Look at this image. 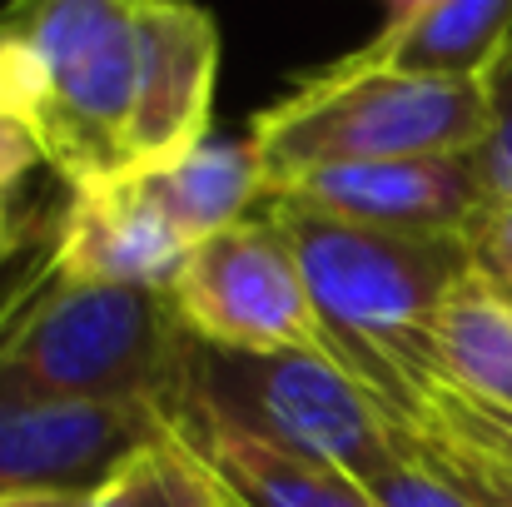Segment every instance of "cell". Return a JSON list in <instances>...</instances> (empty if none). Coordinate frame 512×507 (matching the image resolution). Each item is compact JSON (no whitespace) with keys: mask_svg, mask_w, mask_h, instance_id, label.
I'll return each mask as SVG.
<instances>
[{"mask_svg":"<svg viewBox=\"0 0 512 507\" xmlns=\"http://www.w3.org/2000/svg\"><path fill=\"white\" fill-rule=\"evenodd\" d=\"M135 10V169L170 165L209 145L219 25L199 5L130 0Z\"/></svg>","mask_w":512,"mask_h":507,"instance_id":"ba28073f","label":"cell"},{"mask_svg":"<svg viewBox=\"0 0 512 507\" xmlns=\"http://www.w3.org/2000/svg\"><path fill=\"white\" fill-rule=\"evenodd\" d=\"M165 433L170 413L155 403H55L0 393V498L95 493L125 458Z\"/></svg>","mask_w":512,"mask_h":507,"instance_id":"52a82bcc","label":"cell"},{"mask_svg":"<svg viewBox=\"0 0 512 507\" xmlns=\"http://www.w3.org/2000/svg\"><path fill=\"white\" fill-rule=\"evenodd\" d=\"M90 507H229V498L219 493L209 468L194 458V448L170 428L165 438L125 458L90 493Z\"/></svg>","mask_w":512,"mask_h":507,"instance_id":"9a60e30c","label":"cell"},{"mask_svg":"<svg viewBox=\"0 0 512 507\" xmlns=\"http://www.w3.org/2000/svg\"><path fill=\"white\" fill-rule=\"evenodd\" d=\"M179 398L358 483L398 453L388 408L334 353H229L189 338Z\"/></svg>","mask_w":512,"mask_h":507,"instance_id":"5b68a950","label":"cell"},{"mask_svg":"<svg viewBox=\"0 0 512 507\" xmlns=\"http://www.w3.org/2000/svg\"><path fill=\"white\" fill-rule=\"evenodd\" d=\"M393 353H413L428 373H438L478 403L512 408V294L473 269L448 294L423 343Z\"/></svg>","mask_w":512,"mask_h":507,"instance_id":"5bb4252c","label":"cell"},{"mask_svg":"<svg viewBox=\"0 0 512 507\" xmlns=\"http://www.w3.org/2000/svg\"><path fill=\"white\" fill-rule=\"evenodd\" d=\"M189 338L229 353H329L304 269L269 214L199 244L170 284Z\"/></svg>","mask_w":512,"mask_h":507,"instance_id":"8992f818","label":"cell"},{"mask_svg":"<svg viewBox=\"0 0 512 507\" xmlns=\"http://www.w3.org/2000/svg\"><path fill=\"white\" fill-rule=\"evenodd\" d=\"M393 423V418H388ZM393 458L378 468V473H368L363 478V488L378 498V507H473L458 488H448L438 473H428L398 438H393Z\"/></svg>","mask_w":512,"mask_h":507,"instance_id":"ac0fdd59","label":"cell"},{"mask_svg":"<svg viewBox=\"0 0 512 507\" xmlns=\"http://www.w3.org/2000/svg\"><path fill=\"white\" fill-rule=\"evenodd\" d=\"M50 284H55V244L45 249V259H40L35 269L20 274V284H15L10 294H0V358H5V348L15 343V334L25 329L30 309L40 304V294H45Z\"/></svg>","mask_w":512,"mask_h":507,"instance_id":"ffe728a7","label":"cell"},{"mask_svg":"<svg viewBox=\"0 0 512 507\" xmlns=\"http://www.w3.org/2000/svg\"><path fill=\"white\" fill-rule=\"evenodd\" d=\"M189 254L140 199L135 179L80 189L55 224V274L65 284H120V289H165Z\"/></svg>","mask_w":512,"mask_h":507,"instance_id":"30bf717a","label":"cell"},{"mask_svg":"<svg viewBox=\"0 0 512 507\" xmlns=\"http://www.w3.org/2000/svg\"><path fill=\"white\" fill-rule=\"evenodd\" d=\"M393 418V438L473 507H512V453L433 418Z\"/></svg>","mask_w":512,"mask_h":507,"instance_id":"2e32d148","label":"cell"},{"mask_svg":"<svg viewBox=\"0 0 512 507\" xmlns=\"http://www.w3.org/2000/svg\"><path fill=\"white\" fill-rule=\"evenodd\" d=\"M130 179L184 254L254 219V204H269V179L249 140H209L170 165L135 169Z\"/></svg>","mask_w":512,"mask_h":507,"instance_id":"4fadbf2b","label":"cell"},{"mask_svg":"<svg viewBox=\"0 0 512 507\" xmlns=\"http://www.w3.org/2000/svg\"><path fill=\"white\" fill-rule=\"evenodd\" d=\"M512 45V0H403L383 15L358 60L483 85Z\"/></svg>","mask_w":512,"mask_h":507,"instance_id":"7c38bea8","label":"cell"},{"mask_svg":"<svg viewBox=\"0 0 512 507\" xmlns=\"http://www.w3.org/2000/svg\"><path fill=\"white\" fill-rule=\"evenodd\" d=\"M189 329L165 289L55 284L5 348L0 393L55 403H155L170 413L184 383Z\"/></svg>","mask_w":512,"mask_h":507,"instance_id":"3957f363","label":"cell"},{"mask_svg":"<svg viewBox=\"0 0 512 507\" xmlns=\"http://www.w3.org/2000/svg\"><path fill=\"white\" fill-rule=\"evenodd\" d=\"M15 249H20V224L10 219V209H5V194H0V264H5Z\"/></svg>","mask_w":512,"mask_h":507,"instance_id":"603a6c76","label":"cell"},{"mask_svg":"<svg viewBox=\"0 0 512 507\" xmlns=\"http://www.w3.org/2000/svg\"><path fill=\"white\" fill-rule=\"evenodd\" d=\"M468 254L483 279L512 294V199H493L468 229Z\"/></svg>","mask_w":512,"mask_h":507,"instance_id":"d6986e66","label":"cell"},{"mask_svg":"<svg viewBox=\"0 0 512 507\" xmlns=\"http://www.w3.org/2000/svg\"><path fill=\"white\" fill-rule=\"evenodd\" d=\"M488 135V90L468 80H423L348 55L269 105L249 145L264 165L269 199L294 179L343 165L473 155Z\"/></svg>","mask_w":512,"mask_h":507,"instance_id":"7a4b0ae2","label":"cell"},{"mask_svg":"<svg viewBox=\"0 0 512 507\" xmlns=\"http://www.w3.org/2000/svg\"><path fill=\"white\" fill-rule=\"evenodd\" d=\"M264 214L289 239L324 329L348 343L418 348L448 294L473 274L468 239L393 234L269 199Z\"/></svg>","mask_w":512,"mask_h":507,"instance_id":"277c9868","label":"cell"},{"mask_svg":"<svg viewBox=\"0 0 512 507\" xmlns=\"http://www.w3.org/2000/svg\"><path fill=\"white\" fill-rule=\"evenodd\" d=\"M35 165H45L40 145L30 140V130H25L15 115L0 110V194H5L10 184H20Z\"/></svg>","mask_w":512,"mask_h":507,"instance_id":"44dd1931","label":"cell"},{"mask_svg":"<svg viewBox=\"0 0 512 507\" xmlns=\"http://www.w3.org/2000/svg\"><path fill=\"white\" fill-rule=\"evenodd\" d=\"M0 507H90V493H20L0 498Z\"/></svg>","mask_w":512,"mask_h":507,"instance_id":"7402d4cb","label":"cell"},{"mask_svg":"<svg viewBox=\"0 0 512 507\" xmlns=\"http://www.w3.org/2000/svg\"><path fill=\"white\" fill-rule=\"evenodd\" d=\"M0 110L75 194L135 174L130 0H35L0 15Z\"/></svg>","mask_w":512,"mask_h":507,"instance_id":"6da1fadb","label":"cell"},{"mask_svg":"<svg viewBox=\"0 0 512 507\" xmlns=\"http://www.w3.org/2000/svg\"><path fill=\"white\" fill-rule=\"evenodd\" d=\"M170 428L209 468L229 507H378V498L329 463L284 453L199 403H174Z\"/></svg>","mask_w":512,"mask_h":507,"instance_id":"8fae6325","label":"cell"},{"mask_svg":"<svg viewBox=\"0 0 512 507\" xmlns=\"http://www.w3.org/2000/svg\"><path fill=\"white\" fill-rule=\"evenodd\" d=\"M274 199H294L304 209L334 214L348 224L393 229V234H443L468 239L478 214L493 204L473 155H428V160H383V165H343L294 179Z\"/></svg>","mask_w":512,"mask_h":507,"instance_id":"9c48e42d","label":"cell"},{"mask_svg":"<svg viewBox=\"0 0 512 507\" xmlns=\"http://www.w3.org/2000/svg\"><path fill=\"white\" fill-rule=\"evenodd\" d=\"M488 90V135L473 150V165L483 174L488 199H512V45L498 70L483 80Z\"/></svg>","mask_w":512,"mask_h":507,"instance_id":"e0dca14e","label":"cell"}]
</instances>
